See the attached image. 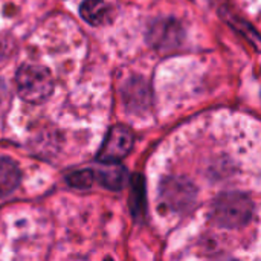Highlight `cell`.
I'll return each mask as SVG.
<instances>
[{
	"label": "cell",
	"instance_id": "cell-6",
	"mask_svg": "<svg viewBox=\"0 0 261 261\" xmlns=\"http://www.w3.org/2000/svg\"><path fill=\"white\" fill-rule=\"evenodd\" d=\"M93 171L95 180H98L107 190H122L125 184V168L119 162H101Z\"/></svg>",
	"mask_w": 261,
	"mask_h": 261
},
{
	"label": "cell",
	"instance_id": "cell-3",
	"mask_svg": "<svg viewBox=\"0 0 261 261\" xmlns=\"http://www.w3.org/2000/svg\"><path fill=\"white\" fill-rule=\"evenodd\" d=\"M197 199V188L185 177H167L161 185V200L173 211H188Z\"/></svg>",
	"mask_w": 261,
	"mask_h": 261
},
{
	"label": "cell",
	"instance_id": "cell-1",
	"mask_svg": "<svg viewBox=\"0 0 261 261\" xmlns=\"http://www.w3.org/2000/svg\"><path fill=\"white\" fill-rule=\"evenodd\" d=\"M254 202L252 199L239 191L220 194L213 203V222L226 229H237L248 225L252 219Z\"/></svg>",
	"mask_w": 261,
	"mask_h": 261
},
{
	"label": "cell",
	"instance_id": "cell-7",
	"mask_svg": "<svg viewBox=\"0 0 261 261\" xmlns=\"http://www.w3.org/2000/svg\"><path fill=\"white\" fill-rule=\"evenodd\" d=\"M81 17L92 26H102L112 21L113 8L104 0H84L80 6Z\"/></svg>",
	"mask_w": 261,
	"mask_h": 261
},
{
	"label": "cell",
	"instance_id": "cell-4",
	"mask_svg": "<svg viewBox=\"0 0 261 261\" xmlns=\"http://www.w3.org/2000/svg\"><path fill=\"white\" fill-rule=\"evenodd\" d=\"M133 144H135V136L130 128L124 125L112 127L106 136L104 144L99 148L98 161L99 162H119L132 151Z\"/></svg>",
	"mask_w": 261,
	"mask_h": 261
},
{
	"label": "cell",
	"instance_id": "cell-11",
	"mask_svg": "<svg viewBox=\"0 0 261 261\" xmlns=\"http://www.w3.org/2000/svg\"><path fill=\"white\" fill-rule=\"evenodd\" d=\"M67 184L73 188H78V190H87L93 185L95 182V171L93 170H89V168H84V170H78V171H73L67 176Z\"/></svg>",
	"mask_w": 261,
	"mask_h": 261
},
{
	"label": "cell",
	"instance_id": "cell-10",
	"mask_svg": "<svg viewBox=\"0 0 261 261\" xmlns=\"http://www.w3.org/2000/svg\"><path fill=\"white\" fill-rule=\"evenodd\" d=\"M132 200H130V206L133 214H142L144 206H145V182L144 177L141 174H135L132 177Z\"/></svg>",
	"mask_w": 261,
	"mask_h": 261
},
{
	"label": "cell",
	"instance_id": "cell-2",
	"mask_svg": "<svg viewBox=\"0 0 261 261\" xmlns=\"http://www.w3.org/2000/svg\"><path fill=\"white\" fill-rule=\"evenodd\" d=\"M15 86L21 99L40 104L52 95L54 78L44 66L23 64L15 72Z\"/></svg>",
	"mask_w": 261,
	"mask_h": 261
},
{
	"label": "cell",
	"instance_id": "cell-8",
	"mask_svg": "<svg viewBox=\"0 0 261 261\" xmlns=\"http://www.w3.org/2000/svg\"><path fill=\"white\" fill-rule=\"evenodd\" d=\"M124 99L130 110L142 112L150 106V90L144 80L133 78L124 89Z\"/></svg>",
	"mask_w": 261,
	"mask_h": 261
},
{
	"label": "cell",
	"instance_id": "cell-5",
	"mask_svg": "<svg viewBox=\"0 0 261 261\" xmlns=\"http://www.w3.org/2000/svg\"><path fill=\"white\" fill-rule=\"evenodd\" d=\"M148 40L161 50L176 47L182 40V28L176 20H159L150 28Z\"/></svg>",
	"mask_w": 261,
	"mask_h": 261
},
{
	"label": "cell",
	"instance_id": "cell-9",
	"mask_svg": "<svg viewBox=\"0 0 261 261\" xmlns=\"http://www.w3.org/2000/svg\"><path fill=\"white\" fill-rule=\"evenodd\" d=\"M20 170L17 164L5 156H0V197L11 194L20 185Z\"/></svg>",
	"mask_w": 261,
	"mask_h": 261
}]
</instances>
